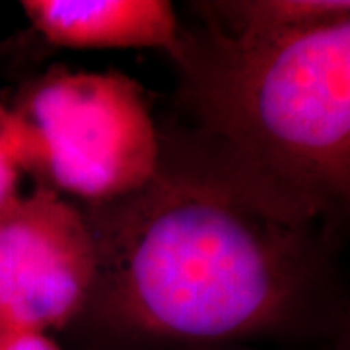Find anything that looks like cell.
I'll use <instances>...</instances> for the list:
<instances>
[{
	"label": "cell",
	"instance_id": "9c48e42d",
	"mask_svg": "<svg viewBox=\"0 0 350 350\" xmlns=\"http://www.w3.org/2000/svg\"><path fill=\"white\" fill-rule=\"evenodd\" d=\"M325 347L327 350H350V308L335 329V333L329 337V340H325Z\"/></svg>",
	"mask_w": 350,
	"mask_h": 350
},
{
	"label": "cell",
	"instance_id": "8992f818",
	"mask_svg": "<svg viewBox=\"0 0 350 350\" xmlns=\"http://www.w3.org/2000/svg\"><path fill=\"white\" fill-rule=\"evenodd\" d=\"M202 27L236 41H271L350 18V0H216L193 2Z\"/></svg>",
	"mask_w": 350,
	"mask_h": 350
},
{
	"label": "cell",
	"instance_id": "ba28073f",
	"mask_svg": "<svg viewBox=\"0 0 350 350\" xmlns=\"http://www.w3.org/2000/svg\"><path fill=\"white\" fill-rule=\"evenodd\" d=\"M0 350H70L49 333L0 327Z\"/></svg>",
	"mask_w": 350,
	"mask_h": 350
},
{
	"label": "cell",
	"instance_id": "6da1fadb",
	"mask_svg": "<svg viewBox=\"0 0 350 350\" xmlns=\"http://www.w3.org/2000/svg\"><path fill=\"white\" fill-rule=\"evenodd\" d=\"M146 185L80 206L96 278L64 329L70 350H206L321 340L350 308L338 236L262 197L185 123L160 126Z\"/></svg>",
	"mask_w": 350,
	"mask_h": 350
},
{
	"label": "cell",
	"instance_id": "3957f363",
	"mask_svg": "<svg viewBox=\"0 0 350 350\" xmlns=\"http://www.w3.org/2000/svg\"><path fill=\"white\" fill-rule=\"evenodd\" d=\"M12 111L36 185L80 206L131 195L158 172L160 125L144 88L123 72L51 66Z\"/></svg>",
	"mask_w": 350,
	"mask_h": 350
},
{
	"label": "cell",
	"instance_id": "277c9868",
	"mask_svg": "<svg viewBox=\"0 0 350 350\" xmlns=\"http://www.w3.org/2000/svg\"><path fill=\"white\" fill-rule=\"evenodd\" d=\"M94 278L96 247L80 204L36 185L0 214V327L63 333Z\"/></svg>",
	"mask_w": 350,
	"mask_h": 350
},
{
	"label": "cell",
	"instance_id": "52a82bcc",
	"mask_svg": "<svg viewBox=\"0 0 350 350\" xmlns=\"http://www.w3.org/2000/svg\"><path fill=\"white\" fill-rule=\"evenodd\" d=\"M24 174H27L24 131L18 115L0 105V214L24 195Z\"/></svg>",
	"mask_w": 350,
	"mask_h": 350
},
{
	"label": "cell",
	"instance_id": "7a4b0ae2",
	"mask_svg": "<svg viewBox=\"0 0 350 350\" xmlns=\"http://www.w3.org/2000/svg\"><path fill=\"white\" fill-rule=\"evenodd\" d=\"M177 103L278 211L350 228V18L271 41L185 33Z\"/></svg>",
	"mask_w": 350,
	"mask_h": 350
},
{
	"label": "cell",
	"instance_id": "30bf717a",
	"mask_svg": "<svg viewBox=\"0 0 350 350\" xmlns=\"http://www.w3.org/2000/svg\"><path fill=\"white\" fill-rule=\"evenodd\" d=\"M206 350H259L255 347H247V345H238V347H216V349H206Z\"/></svg>",
	"mask_w": 350,
	"mask_h": 350
},
{
	"label": "cell",
	"instance_id": "5b68a950",
	"mask_svg": "<svg viewBox=\"0 0 350 350\" xmlns=\"http://www.w3.org/2000/svg\"><path fill=\"white\" fill-rule=\"evenodd\" d=\"M41 38L63 49H158L172 61L187 27L167 0H24Z\"/></svg>",
	"mask_w": 350,
	"mask_h": 350
}]
</instances>
